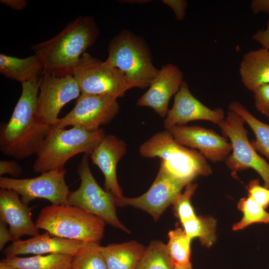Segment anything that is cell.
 Listing matches in <instances>:
<instances>
[{
	"instance_id": "obj_40",
	"label": "cell",
	"mask_w": 269,
	"mask_h": 269,
	"mask_svg": "<svg viewBox=\"0 0 269 269\" xmlns=\"http://www.w3.org/2000/svg\"><path fill=\"white\" fill-rule=\"evenodd\" d=\"M0 269H14L0 262Z\"/></svg>"
},
{
	"instance_id": "obj_27",
	"label": "cell",
	"mask_w": 269,
	"mask_h": 269,
	"mask_svg": "<svg viewBox=\"0 0 269 269\" xmlns=\"http://www.w3.org/2000/svg\"><path fill=\"white\" fill-rule=\"evenodd\" d=\"M166 245L160 241H152L144 250L136 269H173Z\"/></svg>"
},
{
	"instance_id": "obj_14",
	"label": "cell",
	"mask_w": 269,
	"mask_h": 269,
	"mask_svg": "<svg viewBox=\"0 0 269 269\" xmlns=\"http://www.w3.org/2000/svg\"><path fill=\"white\" fill-rule=\"evenodd\" d=\"M168 131L178 143L198 149L214 163L225 161L232 152L230 142L212 130L198 126H175Z\"/></svg>"
},
{
	"instance_id": "obj_26",
	"label": "cell",
	"mask_w": 269,
	"mask_h": 269,
	"mask_svg": "<svg viewBox=\"0 0 269 269\" xmlns=\"http://www.w3.org/2000/svg\"><path fill=\"white\" fill-rule=\"evenodd\" d=\"M182 225L191 240L198 238L204 247L209 248L216 241V221L211 217L196 216L182 223Z\"/></svg>"
},
{
	"instance_id": "obj_17",
	"label": "cell",
	"mask_w": 269,
	"mask_h": 269,
	"mask_svg": "<svg viewBox=\"0 0 269 269\" xmlns=\"http://www.w3.org/2000/svg\"><path fill=\"white\" fill-rule=\"evenodd\" d=\"M19 196L14 190L0 188V220L9 225L13 242L24 236L34 237L40 234L31 218V210L34 207L23 204Z\"/></svg>"
},
{
	"instance_id": "obj_39",
	"label": "cell",
	"mask_w": 269,
	"mask_h": 269,
	"mask_svg": "<svg viewBox=\"0 0 269 269\" xmlns=\"http://www.w3.org/2000/svg\"><path fill=\"white\" fill-rule=\"evenodd\" d=\"M122 1L121 2L122 3H146V2H149V1H151V0H121V1Z\"/></svg>"
},
{
	"instance_id": "obj_41",
	"label": "cell",
	"mask_w": 269,
	"mask_h": 269,
	"mask_svg": "<svg viewBox=\"0 0 269 269\" xmlns=\"http://www.w3.org/2000/svg\"><path fill=\"white\" fill-rule=\"evenodd\" d=\"M173 269H192V266L185 267V268H179V267H174L173 268Z\"/></svg>"
},
{
	"instance_id": "obj_6",
	"label": "cell",
	"mask_w": 269,
	"mask_h": 269,
	"mask_svg": "<svg viewBox=\"0 0 269 269\" xmlns=\"http://www.w3.org/2000/svg\"><path fill=\"white\" fill-rule=\"evenodd\" d=\"M139 151L144 157H159L160 164L170 174L189 182L198 175L212 173L211 167L200 152L178 143L168 130L153 135L140 145Z\"/></svg>"
},
{
	"instance_id": "obj_13",
	"label": "cell",
	"mask_w": 269,
	"mask_h": 269,
	"mask_svg": "<svg viewBox=\"0 0 269 269\" xmlns=\"http://www.w3.org/2000/svg\"><path fill=\"white\" fill-rule=\"evenodd\" d=\"M81 90L72 75L56 76L43 72L40 79L37 113L44 122L54 125L61 109L80 96Z\"/></svg>"
},
{
	"instance_id": "obj_28",
	"label": "cell",
	"mask_w": 269,
	"mask_h": 269,
	"mask_svg": "<svg viewBox=\"0 0 269 269\" xmlns=\"http://www.w3.org/2000/svg\"><path fill=\"white\" fill-rule=\"evenodd\" d=\"M100 244L83 243L72 256V269H108Z\"/></svg>"
},
{
	"instance_id": "obj_24",
	"label": "cell",
	"mask_w": 269,
	"mask_h": 269,
	"mask_svg": "<svg viewBox=\"0 0 269 269\" xmlns=\"http://www.w3.org/2000/svg\"><path fill=\"white\" fill-rule=\"evenodd\" d=\"M229 109L239 115L252 129L256 137L251 142L252 146L266 157L269 163V125L257 119L239 102H231Z\"/></svg>"
},
{
	"instance_id": "obj_12",
	"label": "cell",
	"mask_w": 269,
	"mask_h": 269,
	"mask_svg": "<svg viewBox=\"0 0 269 269\" xmlns=\"http://www.w3.org/2000/svg\"><path fill=\"white\" fill-rule=\"evenodd\" d=\"M189 182L170 174L160 164L157 175L149 189L142 195L134 198L123 196L117 201L118 206H131L143 210L155 221L170 205H172L182 189Z\"/></svg>"
},
{
	"instance_id": "obj_23",
	"label": "cell",
	"mask_w": 269,
	"mask_h": 269,
	"mask_svg": "<svg viewBox=\"0 0 269 269\" xmlns=\"http://www.w3.org/2000/svg\"><path fill=\"white\" fill-rule=\"evenodd\" d=\"M72 260L71 255L49 254L25 258L15 256L3 259L0 262L14 269H72Z\"/></svg>"
},
{
	"instance_id": "obj_11",
	"label": "cell",
	"mask_w": 269,
	"mask_h": 269,
	"mask_svg": "<svg viewBox=\"0 0 269 269\" xmlns=\"http://www.w3.org/2000/svg\"><path fill=\"white\" fill-rule=\"evenodd\" d=\"M117 98L109 95L81 94L74 107L53 125L59 129L79 127L95 131L110 123L119 111Z\"/></svg>"
},
{
	"instance_id": "obj_25",
	"label": "cell",
	"mask_w": 269,
	"mask_h": 269,
	"mask_svg": "<svg viewBox=\"0 0 269 269\" xmlns=\"http://www.w3.org/2000/svg\"><path fill=\"white\" fill-rule=\"evenodd\" d=\"M168 236L169 240L166 247L173 267L185 268L192 266L190 262L191 240L183 229L177 227L170 230Z\"/></svg>"
},
{
	"instance_id": "obj_16",
	"label": "cell",
	"mask_w": 269,
	"mask_h": 269,
	"mask_svg": "<svg viewBox=\"0 0 269 269\" xmlns=\"http://www.w3.org/2000/svg\"><path fill=\"white\" fill-rule=\"evenodd\" d=\"M182 72L172 64L163 65L151 81L149 89L137 101V105L153 109L161 117H165L171 97L178 91L183 82Z\"/></svg>"
},
{
	"instance_id": "obj_21",
	"label": "cell",
	"mask_w": 269,
	"mask_h": 269,
	"mask_svg": "<svg viewBox=\"0 0 269 269\" xmlns=\"http://www.w3.org/2000/svg\"><path fill=\"white\" fill-rule=\"evenodd\" d=\"M43 66L35 54L24 58L0 54V73L6 78L21 84L40 77Z\"/></svg>"
},
{
	"instance_id": "obj_31",
	"label": "cell",
	"mask_w": 269,
	"mask_h": 269,
	"mask_svg": "<svg viewBox=\"0 0 269 269\" xmlns=\"http://www.w3.org/2000/svg\"><path fill=\"white\" fill-rule=\"evenodd\" d=\"M250 197L256 202L266 209L269 205V189L261 186L258 179L250 181L247 186Z\"/></svg>"
},
{
	"instance_id": "obj_2",
	"label": "cell",
	"mask_w": 269,
	"mask_h": 269,
	"mask_svg": "<svg viewBox=\"0 0 269 269\" xmlns=\"http://www.w3.org/2000/svg\"><path fill=\"white\" fill-rule=\"evenodd\" d=\"M99 33L93 17L79 16L56 36L31 45V49L41 60L44 73L73 76L81 57L95 43Z\"/></svg>"
},
{
	"instance_id": "obj_8",
	"label": "cell",
	"mask_w": 269,
	"mask_h": 269,
	"mask_svg": "<svg viewBox=\"0 0 269 269\" xmlns=\"http://www.w3.org/2000/svg\"><path fill=\"white\" fill-rule=\"evenodd\" d=\"M245 123L239 115L229 110L226 117L218 124L224 136L229 138L232 145V153L225 160V163L235 178L239 171L253 169L269 189V163L259 155L249 140Z\"/></svg>"
},
{
	"instance_id": "obj_1",
	"label": "cell",
	"mask_w": 269,
	"mask_h": 269,
	"mask_svg": "<svg viewBox=\"0 0 269 269\" xmlns=\"http://www.w3.org/2000/svg\"><path fill=\"white\" fill-rule=\"evenodd\" d=\"M41 77L21 84V94L10 119L0 124V150L6 155L20 160L36 154L51 129L37 113Z\"/></svg>"
},
{
	"instance_id": "obj_42",
	"label": "cell",
	"mask_w": 269,
	"mask_h": 269,
	"mask_svg": "<svg viewBox=\"0 0 269 269\" xmlns=\"http://www.w3.org/2000/svg\"></svg>"
},
{
	"instance_id": "obj_15",
	"label": "cell",
	"mask_w": 269,
	"mask_h": 269,
	"mask_svg": "<svg viewBox=\"0 0 269 269\" xmlns=\"http://www.w3.org/2000/svg\"><path fill=\"white\" fill-rule=\"evenodd\" d=\"M225 118L222 109H211L197 100L183 81L164 120V127L168 130L173 126H182L195 120L207 121L218 125Z\"/></svg>"
},
{
	"instance_id": "obj_33",
	"label": "cell",
	"mask_w": 269,
	"mask_h": 269,
	"mask_svg": "<svg viewBox=\"0 0 269 269\" xmlns=\"http://www.w3.org/2000/svg\"><path fill=\"white\" fill-rule=\"evenodd\" d=\"M21 166L14 160L0 161V175L9 174L15 178L19 177L22 173Z\"/></svg>"
},
{
	"instance_id": "obj_19",
	"label": "cell",
	"mask_w": 269,
	"mask_h": 269,
	"mask_svg": "<svg viewBox=\"0 0 269 269\" xmlns=\"http://www.w3.org/2000/svg\"><path fill=\"white\" fill-rule=\"evenodd\" d=\"M83 242L53 236L47 232L12 242L3 250L5 258L20 255L61 254L74 256Z\"/></svg>"
},
{
	"instance_id": "obj_34",
	"label": "cell",
	"mask_w": 269,
	"mask_h": 269,
	"mask_svg": "<svg viewBox=\"0 0 269 269\" xmlns=\"http://www.w3.org/2000/svg\"><path fill=\"white\" fill-rule=\"evenodd\" d=\"M162 2L169 6L174 11L175 18L182 20L185 15L187 2L184 0H163Z\"/></svg>"
},
{
	"instance_id": "obj_9",
	"label": "cell",
	"mask_w": 269,
	"mask_h": 269,
	"mask_svg": "<svg viewBox=\"0 0 269 269\" xmlns=\"http://www.w3.org/2000/svg\"><path fill=\"white\" fill-rule=\"evenodd\" d=\"M73 76L81 94L109 95L118 98L131 88L120 70L87 52L81 57Z\"/></svg>"
},
{
	"instance_id": "obj_29",
	"label": "cell",
	"mask_w": 269,
	"mask_h": 269,
	"mask_svg": "<svg viewBox=\"0 0 269 269\" xmlns=\"http://www.w3.org/2000/svg\"><path fill=\"white\" fill-rule=\"evenodd\" d=\"M238 207L243 216L239 222L234 224V231L243 229L254 223H269V213L250 197L242 198Z\"/></svg>"
},
{
	"instance_id": "obj_35",
	"label": "cell",
	"mask_w": 269,
	"mask_h": 269,
	"mask_svg": "<svg viewBox=\"0 0 269 269\" xmlns=\"http://www.w3.org/2000/svg\"><path fill=\"white\" fill-rule=\"evenodd\" d=\"M252 39L259 43L263 48L269 50V21L266 29L258 31L253 35Z\"/></svg>"
},
{
	"instance_id": "obj_37",
	"label": "cell",
	"mask_w": 269,
	"mask_h": 269,
	"mask_svg": "<svg viewBox=\"0 0 269 269\" xmlns=\"http://www.w3.org/2000/svg\"><path fill=\"white\" fill-rule=\"evenodd\" d=\"M254 14L260 12L269 13V0H253L251 3Z\"/></svg>"
},
{
	"instance_id": "obj_3",
	"label": "cell",
	"mask_w": 269,
	"mask_h": 269,
	"mask_svg": "<svg viewBox=\"0 0 269 269\" xmlns=\"http://www.w3.org/2000/svg\"><path fill=\"white\" fill-rule=\"evenodd\" d=\"M105 135L102 128L90 131L79 127L66 130L52 126L36 154L33 171L42 173L64 168L73 156L90 155Z\"/></svg>"
},
{
	"instance_id": "obj_18",
	"label": "cell",
	"mask_w": 269,
	"mask_h": 269,
	"mask_svg": "<svg viewBox=\"0 0 269 269\" xmlns=\"http://www.w3.org/2000/svg\"><path fill=\"white\" fill-rule=\"evenodd\" d=\"M127 151V144L113 134L106 135L90 155L93 164L101 170L105 177V190L111 193L117 201L123 197L122 190L117 178L116 168Z\"/></svg>"
},
{
	"instance_id": "obj_38",
	"label": "cell",
	"mask_w": 269,
	"mask_h": 269,
	"mask_svg": "<svg viewBox=\"0 0 269 269\" xmlns=\"http://www.w3.org/2000/svg\"><path fill=\"white\" fill-rule=\"evenodd\" d=\"M0 2L6 6L16 10L25 8L27 4L26 0H0Z\"/></svg>"
},
{
	"instance_id": "obj_20",
	"label": "cell",
	"mask_w": 269,
	"mask_h": 269,
	"mask_svg": "<svg viewBox=\"0 0 269 269\" xmlns=\"http://www.w3.org/2000/svg\"><path fill=\"white\" fill-rule=\"evenodd\" d=\"M239 73L245 87L253 92L259 87L269 84V50L262 47L245 54Z\"/></svg>"
},
{
	"instance_id": "obj_32",
	"label": "cell",
	"mask_w": 269,
	"mask_h": 269,
	"mask_svg": "<svg viewBox=\"0 0 269 269\" xmlns=\"http://www.w3.org/2000/svg\"><path fill=\"white\" fill-rule=\"evenodd\" d=\"M254 93L257 110L269 119V84L259 87Z\"/></svg>"
},
{
	"instance_id": "obj_36",
	"label": "cell",
	"mask_w": 269,
	"mask_h": 269,
	"mask_svg": "<svg viewBox=\"0 0 269 269\" xmlns=\"http://www.w3.org/2000/svg\"><path fill=\"white\" fill-rule=\"evenodd\" d=\"M6 224L0 220V250L2 251L4 246L8 241H14L13 237Z\"/></svg>"
},
{
	"instance_id": "obj_7",
	"label": "cell",
	"mask_w": 269,
	"mask_h": 269,
	"mask_svg": "<svg viewBox=\"0 0 269 269\" xmlns=\"http://www.w3.org/2000/svg\"><path fill=\"white\" fill-rule=\"evenodd\" d=\"M88 154H84L77 167L81 183L79 188L70 191L67 204L79 207L94 214L106 223L123 230L130 231L120 221L117 213V199L110 192L103 190L91 172Z\"/></svg>"
},
{
	"instance_id": "obj_4",
	"label": "cell",
	"mask_w": 269,
	"mask_h": 269,
	"mask_svg": "<svg viewBox=\"0 0 269 269\" xmlns=\"http://www.w3.org/2000/svg\"><path fill=\"white\" fill-rule=\"evenodd\" d=\"M108 51L104 63L120 70L131 88L150 86L158 70L152 63L150 49L142 37L123 29L111 39Z\"/></svg>"
},
{
	"instance_id": "obj_22",
	"label": "cell",
	"mask_w": 269,
	"mask_h": 269,
	"mask_svg": "<svg viewBox=\"0 0 269 269\" xmlns=\"http://www.w3.org/2000/svg\"><path fill=\"white\" fill-rule=\"evenodd\" d=\"M144 249L135 241L100 248L108 269H136Z\"/></svg>"
},
{
	"instance_id": "obj_30",
	"label": "cell",
	"mask_w": 269,
	"mask_h": 269,
	"mask_svg": "<svg viewBox=\"0 0 269 269\" xmlns=\"http://www.w3.org/2000/svg\"><path fill=\"white\" fill-rule=\"evenodd\" d=\"M197 187L196 183L190 182L188 184L184 191L178 195L172 204L174 214L181 224L197 216L191 204V199Z\"/></svg>"
},
{
	"instance_id": "obj_5",
	"label": "cell",
	"mask_w": 269,
	"mask_h": 269,
	"mask_svg": "<svg viewBox=\"0 0 269 269\" xmlns=\"http://www.w3.org/2000/svg\"><path fill=\"white\" fill-rule=\"evenodd\" d=\"M35 223L53 236L100 244L106 223L79 207L51 204L41 210Z\"/></svg>"
},
{
	"instance_id": "obj_10",
	"label": "cell",
	"mask_w": 269,
	"mask_h": 269,
	"mask_svg": "<svg viewBox=\"0 0 269 269\" xmlns=\"http://www.w3.org/2000/svg\"><path fill=\"white\" fill-rule=\"evenodd\" d=\"M66 169L51 170L29 178L0 177V188L10 189L20 195L26 205L37 198L48 200L53 205L67 204L70 192L65 180Z\"/></svg>"
}]
</instances>
